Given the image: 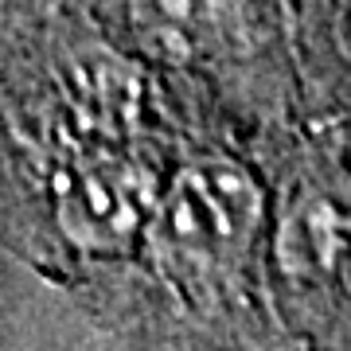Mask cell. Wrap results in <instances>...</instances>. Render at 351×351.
<instances>
[{"mask_svg": "<svg viewBox=\"0 0 351 351\" xmlns=\"http://www.w3.org/2000/svg\"><path fill=\"white\" fill-rule=\"evenodd\" d=\"M262 230V188L234 160H195L156 195L152 250L176 281L219 285L250 262Z\"/></svg>", "mask_w": 351, "mask_h": 351, "instance_id": "obj_1", "label": "cell"}, {"mask_svg": "<svg viewBox=\"0 0 351 351\" xmlns=\"http://www.w3.org/2000/svg\"><path fill=\"white\" fill-rule=\"evenodd\" d=\"M281 265L301 289H332L351 277V184L304 188L281 223Z\"/></svg>", "mask_w": 351, "mask_h": 351, "instance_id": "obj_2", "label": "cell"}, {"mask_svg": "<svg viewBox=\"0 0 351 351\" xmlns=\"http://www.w3.org/2000/svg\"><path fill=\"white\" fill-rule=\"evenodd\" d=\"M156 207V184L141 164H94L75 176V211L78 230L94 246H117L137 234Z\"/></svg>", "mask_w": 351, "mask_h": 351, "instance_id": "obj_3", "label": "cell"}]
</instances>
